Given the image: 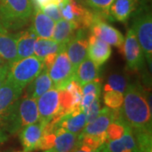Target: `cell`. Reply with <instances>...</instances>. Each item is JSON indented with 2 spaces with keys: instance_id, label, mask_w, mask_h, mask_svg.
I'll return each instance as SVG.
<instances>
[{
  "instance_id": "obj_24",
  "label": "cell",
  "mask_w": 152,
  "mask_h": 152,
  "mask_svg": "<svg viewBox=\"0 0 152 152\" xmlns=\"http://www.w3.org/2000/svg\"><path fill=\"white\" fill-rule=\"evenodd\" d=\"M79 29L78 25L75 22L61 19L55 23L53 39L58 43L67 44L75 37L76 31Z\"/></svg>"
},
{
  "instance_id": "obj_5",
  "label": "cell",
  "mask_w": 152,
  "mask_h": 152,
  "mask_svg": "<svg viewBox=\"0 0 152 152\" xmlns=\"http://www.w3.org/2000/svg\"><path fill=\"white\" fill-rule=\"evenodd\" d=\"M48 70L53 83V87L57 90L64 89L66 85L75 78V72L66 53V48L61 50L58 53L54 63Z\"/></svg>"
},
{
  "instance_id": "obj_36",
  "label": "cell",
  "mask_w": 152,
  "mask_h": 152,
  "mask_svg": "<svg viewBox=\"0 0 152 152\" xmlns=\"http://www.w3.org/2000/svg\"><path fill=\"white\" fill-rule=\"evenodd\" d=\"M62 2L63 0H31L34 9H40V10H42L46 6L50 4L59 5Z\"/></svg>"
},
{
  "instance_id": "obj_1",
  "label": "cell",
  "mask_w": 152,
  "mask_h": 152,
  "mask_svg": "<svg viewBox=\"0 0 152 152\" xmlns=\"http://www.w3.org/2000/svg\"><path fill=\"white\" fill-rule=\"evenodd\" d=\"M120 117L133 130H151V96L140 83L129 84L124 93Z\"/></svg>"
},
{
  "instance_id": "obj_2",
  "label": "cell",
  "mask_w": 152,
  "mask_h": 152,
  "mask_svg": "<svg viewBox=\"0 0 152 152\" xmlns=\"http://www.w3.org/2000/svg\"><path fill=\"white\" fill-rule=\"evenodd\" d=\"M32 13L31 0H0V26L9 31L25 27Z\"/></svg>"
},
{
  "instance_id": "obj_32",
  "label": "cell",
  "mask_w": 152,
  "mask_h": 152,
  "mask_svg": "<svg viewBox=\"0 0 152 152\" xmlns=\"http://www.w3.org/2000/svg\"><path fill=\"white\" fill-rule=\"evenodd\" d=\"M101 111V104H100V97H96L93 102L86 110V124L91 123L93 120H95L97 118L98 114Z\"/></svg>"
},
{
  "instance_id": "obj_19",
  "label": "cell",
  "mask_w": 152,
  "mask_h": 152,
  "mask_svg": "<svg viewBox=\"0 0 152 152\" xmlns=\"http://www.w3.org/2000/svg\"><path fill=\"white\" fill-rule=\"evenodd\" d=\"M105 145L111 152H139L134 133L129 126L120 139L107 140Z\"/></svg>"
},
{
  "instance_id": "obj_29",
  "label": "cell",
  "mask_w": 152,
  "mask_h": 152,
  "mask_svg": "<svg viewBox=\"0 0 152 152\" xmlns=\"http://www.w3.org/2000/svg\"><path fill=\"white\" fill-rule=\"evenodd\" d=\"M106 107L111 109H119L124 102V94L115 91H105L103 96Z\"/></svg>"
},
{
  "instance_id": "obj_16",
  "label": "cell",
  "mask_w": 152,
  "mask_h": 152,
  "mask_svg": "<svg viewBox=\"0 0 152 152\" xmlns=\"http://www.w3.org/2000/svg\"><path fill=\"white\" fill-rule=\"evenodd\" d=\"M55 21L45 15L40 9H35L31 28L37 37L53 39Z\"/></svg>"
},
{
  "instance_id": "obj_18",
  "label": "cell",
  "mask_w": 152,
  "mask_h": 152,
  "mask_svg": "<svg viewBox=\"0 0 152 152\" xmlns=\"http://www.w3.org/2000/svg\"><path fill=\"white\" fill-rule=\"evenodd\" d=\"M139 0H114L109 8V15L113 20L125 23L136 10Z\"/></svg>"
},
{
  "instance_id": "obj_12",
  "label": "cell",
  "mask_w": 152,
  "mask_h": 152,
  "mask_svg": "<svg viewBox=\"0 0 152 152\" xmlns=\"http://www.w3.org/2000/svg\"><path fill=\"white\" fill-rule=\"evenodd\" d=\"M43 124L38 121L35 124L26 125L20 129V140L25 152L37 150L38 144L42 135Z\"/></svg>"
},
{
  "instance_id": "obj_10",
  "label": "cell",
  "mask_w": 152,
  "mask_h": 152,
  "mask_svg": "<svg viewBox=\"0 0 152 152\" xmlns=\"http://www.w3.org/2000/svg\"><path fill=\"white\" fill-rule=\"evenodd\" d=\"M119 116V109H111L105 107L101 109L96 119L86 125L80 134L91 135H98L103 134L107 130V128L108 127L110 123L118 118Z\"/></svg>"
},
{
  "instance_id": "obj_6",
  "label": "cell",
  "mask_w": 152,
  "mask_h": 152,
  "mask_svg": "<svg viewBox=\"0 0 152 152\" xmlns=\"http://www.w3.org/2000/svg\"><path fill=\"white\" fill-rule=\"evenodd\" d=\"M122 53L124 56L127 67L133 71H140L145 67V55L139 43L135 33L130 28L126 34L122 47Z\"/></svg>"
},
{
  "instance_id": "obj_27",
  "label": "cell",
  "mask_w": 152,
  "mask_h": 152,
  "mask_svg": "<svg viewBox=\"0 0 152 152\" xmlns=\"http://www.w3.org/2000/svg\"><path fill=\"white\" fill-rule=\"evenodd\" d=\"M128 85V80L124 75L121 74H113L109 76L107 82L104 86V91H115L124 94Z\"/></svg>"
},
{
  "instance_id": "obj_8",
  "label": "cell",
  "mask_w": 152,
  "mask_h": 152,
  "mask_svg": "<svg viewBox=\"0 0 152 152\" xmlns=\"http://www.w3.org/2000/svg\"><path fill=\"white\" fill-rule=\"evenodd\" d=\"M88 38L84 29H79L75 37L66 44V53L70 60L74 72L78 65L87 58Z\"/></svg>"
},
{
  "instance_id": "obj_25",
  "label": "cell",
  "mask_w": 152,
  "mask_h": 152,
  "mask_svg": "<svg viewBox=\"0 0 152 152\" xmlns=\"http://www.w3.org/2000/svg\"><path fill=\"white\" fill-rule=\"evenodd\" d=\"M133 133L139 152H152V130L140 129Z\"/></svg>"
},
{
  "instance_id": "obj_26",
  "label": "cell",
  "mask_w": 152,
  "mask_h": 152,
  "mask_svg": "<svg viewBox=\"0 0 152 152\" xmlns=\"http://www.w3.org/2000/svg\"><path fill=\"white\" fill-rule=\"evenodd\" d=\"M128 127L129 125L125 123L120 116L118 118L114 119L110 123L106 130L107 140H116L120 139L124 134Z\"/></svg>"
},
{
  "instance_id": "obj_17",
  "label": "cell",
  "mask_w": 152,
  "mask_h": 152,
  "mask_svg": "<svg viewBox=\"0 0 152 152\" xmlns=\"http://www.w3.org/2000/svg\"><path fill=\"white\" fill-rule=\"evenodd\" d=\"M17 44V59H21L34 54V46L37 40V35L35 34L31 26L28 30L19 31L15 34Z\"/></svg>"
},
{
  "instance_id": "obj_28",
  "label": "cell",
  "mask_w": 152,
  "mask_h": 152,
  "mask_svg": "<svg viewBox=\"0 0 152 152\" xmlns=\"http://www.w3.org/2000/svg\"><path fill=\"white\" fill-rule=\"evenodd\" d=\"M113 1L114 0H81L80 3L91 8V10L102 14L105 19L113 20L112 17L109 15L108 10Z\"/></svg>"
},
{
  "instance_id": "obj_7",
  "label": "cell",
  "mask_w": 152,
  "mask_h": 152,
  "mask_svg": "<svg viewBox=\"0 0 152 152\" xmlns=\"http://www.w3.org/2000/svg\"><path fill=\"white\" fill-rule=\"evenodd\" d=\"M96 13L97 17L90 28L91 35H94L110 46H114L119 49L122 48L124 41L123 34L118 29L105 21V18L102 15L98 12Z\"/></svg>"
},
{
  "instance_id": "obj_44",
  "label": "cell",
  "mask_w": 152,
  "mask_h": 152,
  "mask_svg": "<svg viewBox=\"0 0 152 152\" xmlns=\"http://www.w3.org/2000/svg\"><path fill=\"white\" fill-rule=\"evenodd\" d=\"M17 152H20V151H17Z\"/></svg>"
},
{
  "instance_id": "obj_22",
  "label": "cell",
  "mask_w": 152,
  "mask_h": 152,
  "mask_svg": "<svg viewBox=\"0 0 152 152\" xmlns=\"http://www.w3.org/2000/svg\"><path fill=\"white\" fill-rule=\"evenodd\" d=\"M56 139L53 149L58 152H73L78 145V136L74 133L66 131L61 128H54Z\"/></svg>"
},
{
  "instance_id": "obj_35",
  "label": "cell",
  "mask_w": 152,
  "mask_h": 152,
  "mask_svg": "<svg viewBox=\"0 0 152 152\" xmlns=\"http://www.w3.org/2000/svg\"><path fill=\"white\" fill-rule=\"evenodd\" d=\"M96 97H100V96H97L93 93H88L86 95H83L80 100V107L81 110L85 113L86 110L88 108V107L92 103L93 101Z\"/></svg>"
},
{
  "instance_id": "obj_40",
  "label": "cell",
  "mask_w": 152,
  "mask_h": 152,
  "mask_svg": "<svg viewBox=\"0 0 152 152\" xmlns=\"http://www.w3.org/2000/svg\"><path fill=\"white\" fill-rule=\"evenodd\" d=\"M7 64H7L5 61L0 57V69H1V68H3L4 66L7 65Z\"/></svg>"
},
{
  "instance_id": "obj_11",
  "label": "cell",
  "mask_w": 152,
  "mask_h": 152,
  "mask_svg": "<svg viewBox=\"0 0 152 152\" xmlns=\"http://www.w3.org/2000/svg\"><path fill=\"white\" fill-rule=\"evenodd\" d=\"M112 54L111 46L94 35L88 37L87 56L98 66L103 65Z\"/></svg>"
},
{
  "instance_id": "obj_43",
  "label": "cell",
  "mask_w": 152,
  "mask_h": 152,
  "mask_svg": "<svg viewBox=\"0 0 152 152\" xmlns=\"http://www.w3.org/2000/svg\"><path fill=\"white\" fill-rule=\"evenodd\" d=\"M79 1H80H80H81V0H79Z\"/></svg>"
},
{
  "instance_id": "obj_21",
  "label": "cell",
  "mask_w": 152,
  "mask_h": 152,
  "mask_svg": "<svg viewBox=\"0 0 152 152\" xmlns=\"http://www.w3.org/2000/svg\"><path fill=\"white\" fill-rule=\"evenodd\" d=\"M100 66L96 64L89 58L81 62L75 71V79L81 86L88 82L99 79L100 77Z\"/></svg>"
},
{
  "instance_id": "obj_3",
  "label": "cell",
  "mask_w": 152,
  "mask_h": 152,
  "mask_svg": "<svg viewBox=\"0 0 152 152\" xmlns=\"http://www.w3.org/2000/svg\"><path fill=\"white\" fill-rule=\"evenodd\" d=\"M43 69V62L35 56L17 59L10 66L8 79L25 89Z\"/></svg>"
},
{
  "instance_id": "obj_15",
  "label": "cell",
  "mask_w": 152,
  "mask_h": 152,
  "mask_svg": "<svg viewBox=\"0 0 152 152\" xmlns=\"http://www.w3.org/2000/svg\"><path fill=\"white\" fill-rule=\"evenodd\" d=\"M0 57L10 65L17 60V44L15 34L0 26Z\"/></svg>"
},
{
  "instance_id": "obj_41",
  "label": "cell",
  "mask_w": 152,
  "mask_h": 152,
  "mask_svg": "<svg viewBox=\"0 0 152 152\" xmlns=\"http://www.w3.org/2000/svg\"><path fill=\"white\" fill-rule=\"evenodd\" d=\"M100 152H111L109 151L108 149L107 148V146L105 145V144H104L102 146V149H101V151Z\"/></svg>"
},
{
  "instance_id": "obj_14",
  "label": "cell",
  "mask_w": 152,
  "mask_h": 152,
  "mask_svg": "<svg viewBox=\"0 0 152 152\" xmlns=\"http://www.w3.org/2000/svg\"><path fill=\"white\" fill-rule=\"evenodd\" d=\"M18 117L21 129L26 125L35 124L39 121L37 99L26 96L19 99L18 102Z\"/></svg>"
},
{
  "instance_id": "obj_34",
  "label": "cell",
  "mask_w": 152,
  "mask_h": 152,
  "mask_svg": "<svg viewBox=\"0 0 152 152\" xmlns=\"http://www.w3.org/2000/svg\"><path fill=\"white\" fill-rule=\"evenodd\" d=\"M41 10L43 12L45 15H47L48 16L50 17L53 21L57 22L60 20L61 19H63L62 15H61V11L58 5L56 4H50V5L46 6Z\"/></svg>"
},
{
  "instance_id": "obj_23",
  "label": "cell",
  "mask_w": 152,
  "mask_h": 152,
  "mask_svg": "<svg viewBox=\"0 0 152 152\" xmlns=\"http://www.w3.org/2000/svg\"><path fill=\"white\" fill-rule=\"evenodd\" d=\"M66 48V44L58 43L53 39H44L37 37L34 46V54L40 60L43 59L50 54H57L61 50Z\"/></svg>"
},
{
  "instance_id": "obj_20",
  "label": "cell",
  "mask_w": 152,
  "mask_h": 152,
  "mask_svg": "<svg viewBox=\"0 0 152 152\" xmlns=\"http://www.w3.org/2000/svg\"><path fill=\"white\" fill-rule=\"evenodd\" d=\"M27 86L28 96L37 99L50 89L53 88V83L49 76L48 70L44 68L42 72Z\"/></svg>"
},
{
  "instance_id": "obj_30",
  "label": "cell",
  "mask_w": 152,
  "mask_h": 152,
  "mask_svg": "<svg viewBox=\"0 0 152 152\" xmlns=\"http://www.w3.org/2000/svg\"><path fill=\"white\" fill-rule=\"evenodd\" d=\"M64 89H66L73 96V97L75 99V106L80 105V100L83 96L82 86L76 80L75 78L72 79L66 85Z\"/></svg>"
},
{
  "instance_id": "obj_9",
  "label": "cell",
  "mask_w": 152,
  "mask_h": 152,
  "mask_svg": "<svg viewBox=\"0 0 152 152\" xmlns=\"http://www.w3.org/2000/svg\"><path fill=\"white\" fill-rule=\"evenodd\" d=\"M39 121L43 126L49 123L58 110V90L52 88L37 99Z\"/></svg>"
},
{
  "instance_id": "obj_37",
  "label": "cell",
  "mask_w": 152,
  "mask_h": 152,
  "mask_svg": "<svg viewBox=\"0 0 152 152\" xmlns=\"http://www.w3.org/2000/svg\"><path fill=\"white\" fill-rule=\"evenodd\" d=\"M10 64H7L0 69V87L2 86V85L4 83L7 77H8L9 71H10Z\"/></svg>"
},
{
  "instance_id": "obj_31",
  "label": "cell",
  "mask_w": 152,
  "mask_h": 152,
  "mask_svg": "<svg viewBox=\"0 0 152 152\" xmlns=\"http://www.w3.org/2000/svg\"><path fill=\"white\" fill-rule=\"evenodd\" d=\"M55 139H56L55 131L42 132V135L39 141L37 149L42 150V151H47V150L53 148L55 144Z\"/></svg>"
},
{
  "instance_id": "obj_33",
  "label": "cell",
  "mask_w": 152,
  "mask_h": 152,
  "mask_svg": "<svg viewBox=\"0 0 152 152\" xmlns=\"http://www.w3.org/2000/svg\"><path fill=\"white\" fill-rule=\"evenodd\" d=\"M102 91V80L99 78L96 80H94L92 81H90L82 86V92L83 95H86L88 93H93L97 96H101Z\"/></svg>"
},
{
  "instance_id": "obj_4",
  "label": "cell",
  "mask_w": 152,
  "mask_h": 152,
  "mask_svg": "<svg viewBox=\"0 0 152 152\" xmlns=\"http://www.w3.org/2000/svg\"><path fill=\"white\" fill-rule=\"evenodd\" d=\"M132 29L141 47L145 58L151 69L152 64V16L148 9H140L134 17Z\"/></svg>"
},
{
  "instance_id": "obj_39",
  "label": "cell",
  "mask_w": 152,
  "mask_h": 152,
  "mask_svg": "<svg viewBox=\"0 0 152 152\" xmlns=\"http://www.w3.org/2000/svg\"><path fill=\"white\" fill-rule=\"evenodd\" d=\"M102 146L100 147L99 149L97 150H96V151H86V150H84V149H82L79 146H76V148L73 151V152H100L101 151V149H102Z\"/></svg>"
},
{
  "instance_id": "obj_38",
  "label": "cell",
  "mask_w": 152,
  "mask_h": 152,
  "mask_svg": "<svg viewBox=\"0 0 152 152\" xmlns=\"http://www.w3.org/2000/svg\"><path fill=\"white\" fill-rule=\"evenodd\" d=\"M8 138H9V134L3 129V127L0 125V143L6 141L8 140Z\"/></svg>"
},
{
  "instance_id": "obj_42",
  "label": "cell",
  "mask_w": 152,
  "mask_h": 152,
  "mask_svg": "<svg viewBox=\"0 0 152 152\" xmlns=\"http://www.w3.org/2000/svg\"><path fill=\"white\" fill-rule=\"evenodd\" d=\"M44 152H58L55 149L52 148V149H49V150H47V151H44Z\"/></svg>"
},
{
  "instance_id": "obj_13",
  "label": "cell",
  "mask_w": 152,
  "mask_h": 152,
  "mask_svg": "<svg viewBox=\"0 0 152 152\" xmlns=\"http://www.w3.org/2000/svg\"><path fill=\"white\" fill-rule=\"evenodd\" d=\"M23 90L22 87L19 86L7 77L4 83L0 87V116L5 113L20 98Z\"/></svg>"
}]
</instances>
